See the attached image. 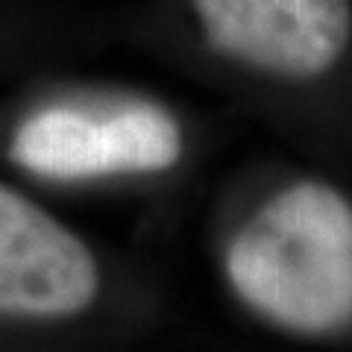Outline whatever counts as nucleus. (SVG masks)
Returning <instances> with one entry per match:
<instances>
[{
  "label": "nucleus",
  "mask_w": 352,
  "mask_h": 352,
  "mask_svg": "<svg viewBox=\"0 0 352 352\" xmlns=\"http://www.w3.org/2000/svg\"><path fill=\"white\" fill-rule=\"evenodd\" d=\"M226 282L264 323L300 338L352 326V203L326 182H294L241 223Z\"/></svg>",
  "instance_id": "1"
},
{
  "label": "nucleus",
  "mask_w": 352,
  "mask_h": 352,
  "mask_svg": "<svg viewBox=\"0 0 352 352\" xmlns=\"http://www.w3.org/2000/svg\"><path fill=\"white\" fill-rule=\"evenodd\" d=\"M6 153L41 179L88 182L170 170L182 156V129L147 100L50 103L18 120Z\"/></svg>",
  "instance_id": "2"
},
{
  "label": "nucleus",
  "mask_w": 352,
  "mask_h": 352,
  "mask_svg": "<svg viewBox=\"0 0 352 352\" xmlns=\"http://www.w3.org/2000/svg\"><path fill=\"white\" fill-rule=\"evenodd\" d=\"M103 294L85 241L32 197L0 179V326L76 320Z\"/></svg>",
  "instance_id": "3"
},
{
  "label": "nucleus",
  "mask_w": 352,
  "mask_h": 352,
  "mask_svg": "<svg viewBox=\"0 0 352 352\" xmlns=\"http://www.w3.org/2000/svg\"><path fill=\"white\" fill-rule=\"evenodd\" d=\"M217 56L282 80H317L352 41L349 0H191Z\"/></svg>",
  "instance_id": "4"
}]
</instances>
